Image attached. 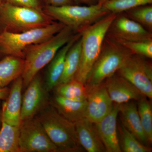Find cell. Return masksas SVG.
I'll use <instances>...</instances> for the list:
<instances>
[{
  "instance_id": "cell-1",
  "label": "cell",
  "mask_w": 152,
  "mask_h": 152,
  "mask_svg": "<svg viewBox=\"0 0 152 152\" xmlns=\"http://www.w3.org/2000/svg\"><path fill=\"white\" fill-rule=\"evenodd\" d=\"M78 32L65 26L55 35L42 42L32 45L24 52V67L22 74L23 88H26L32 80L53 59L60 48Z\"/></svg>"
},
{
  "instance_id": "cell-2",
  "label": "cell",
  "mask_w": 152,
  "mask_h": 152,
  "mask_svg": "<svg viewBox=\"0 0 152 152\" xmlns=\"http://www.w3.org/2000/svg\"><path fill=\"white\" fill-rule=\"evenodd\" d=\"M132 53L118 41L106 36L99 54L90 71L86 86L88 92L116 73Z\"/></svg>"
},
{
  "instance_id": "cell-3",
  "label": "cell",
  "mask_w": 152,
  "mask_h": 152,
  "mask_svg": "<svg viewBox=\"0 0 152 152\" xmlns=\"http://www.w3.org/2000/svg\"><path fill=\"white\" fill-rule=\"evenodd\" d=\"M116 14L110 13L81 31L80 61L75 79L86 84L90 71L97 58L107 30Z\"/></svg>"
},
{
  "instance_id": "cell-4",
  "label": "cell",
  "mask_w": 152,
  "mask_h": 152,
  "mask_svg": "<svg viewBox=\"0 0 152 152\" xmlns=\"http://www.w3.org/2000/svg\"><path fill=\"white\" fill-rule=\"evenodd\" d=\"M36 117L58 152L81 151L75 123L63 117L50 104Z\"/></svg>"
},
{
  "instance_id": "cell-5",
  "label": "cell",
  "mask_w": 152,
  "mask_h": 152,
  "mask_svg": "<svg viewBox=\"0 0 152 152\" xmlns=\"http://www.w3.org/2000/svg\"><path fill=\"white\" fill-rule=\"evenodd\" d=\"M55 21L43 11L15 5H0V33H21L46 26Z\"/></svg>"
},
{
  "instance_id": "cell-6",
  "label": "cell",
  "mask_w": 152,
  "mask_h": 152,
  "mask_svg": "<svg viewBox=\"0 0 152 152\" xmlns=\"http://www.w3.org/2000/svg\"><path fill=\"white\" fill-rule=\"evenodd\" d=\"M65 26L55 21L46 26L21 33H0V53L3 56H13L24 58V52L28 47L48 39Z\"/></svg>"
},
{
  "instance_id": "cell-7",
  "label": "cell",
  "mask_w": 152,
  "mask_h": 152,
  "mask_svg": "<svg viewBox=\"0 0 152 152\" xmlns=\"http://www.w3.org/2000/svg\"><path fill=\"white\" fill-rule=\"evenodd\" d=\"M43 12L54 20L71 27L78 33L110 13L103 6L98 4L91 6L46 5Z\"/></svg>"
},
{
  "instance_id": "cell-8",
  "label": "cell",
  "mask_w": 152,
  "mask_h": 152,
  "mask_svg": "<svg viewBox=\"0 0 152 152\" xmlns=\"http://www.w3.org/2000/svg\"><path fill=\"white\" fill-rule=\"evenodd\" d=\"M19 145L20 152H58L36 117L22 121Z\"/></svg>"
},
{
  "instance_id": "cell-9",
  "label": "cell",
  "mask_w": 152,
  "mask_h": 152,
  "mask_svg": "<svg viewBox=\"0 0 152 152\" xmlns=\"http://www.w3.org/2000/svg\"><path fill=\"white\" fill-rule=\"evenodd\" d=\"M146 58L132 54L116 73L129 81L145 96L152 98V66Z\"/></svg>"
},
{
  "instance_id": "cell-10",
  "label": "cell",
  "mask_w": 152,
  "mask_h": 152,
  "mask_svg": "<svg viewBox=\"0 0 152 152\" xmlns=\"http://www.w3.org/2000/svg\"><path fill=\"white\" fill-rule=\"evenodd\" d=\"M50 104L48 92L38 74L26 87L22 97L21 121L36 117Z\"/></svg>"
},
{
  "instance_id": "cell-11",
  "label": "cell",
  "mask_w": 152,
  "mask_h": 152,
  "mask_svg": "<svg viewBox=\"0 0 152 152\" xmlns=\"http://www.w3.org/2000/svg\"><path fill=\"white\" fill-rule=\"evenodd\" d=\"M106 36L115 40H152V33L128 18L124 12L116 14L109 26Z\"/></svg>"
},
{
  "instance_id": "cell-12",
  "label": "cell",
  "mask_w": 152,
  "mask_h": 152,
  "mask_svg": "<svg viewBox=\"0 0 152 152\" xmlns=\"http://www.w3.org/2000/svg\"><path fill=\"white\" fill-rule=\"evenodd\" d=\"M85 118L96 124L110 113L113 103L103 84L88 92Z\"/></svg>"
},
{
  "instance_id": "cell-13",
  "label": "cell",
  "mask_w": 152,
  "mask_h": 152,
  "mask_svg": "<svg viewBox=\"0 0 152 152\" xmlns=\"http://www.w3.org/2000/svg\"><path fill=\"white\" fill-rule=\"evenodd\" d=\"M119 111V104H113L110 113L100 121L95 124L106 152H122L117 132V120Z\"/></svg>"
},
{
  "instance_id": "cell-14",
  "label": "cell",
  "mask_w": 152,
  "mask_h": 152,
  "mask_svg": "<svg viewBox=\"0 0 152 152\" xmlns=\"http://www.w3.org/2000/svg\"><path fill=\"white\" fill-rule=\"evenodd\" d=\"M104 85L113 102L121 104L139 100L143 95L135 87L117 73L106 79Z\"/></svg>"
},
{
  "instance_id": "cell-15",
  "label": "cell",
  "mask_w": 152,
  "mask_h": 152,
  "mask_svg": "<svg viewBox=\"0 0 152 152\" xmlns=\"http://www.w3.org/2000/svg\"><path fill=\"white\" fill-rule=\"evenodd\" d=\"M23 88V80L21 76L13 82L8 96L3 102V121L12 126H20L21 123Z\"/></svg>"
},
{
  "instance_id": "cell-16",
  "label": "cell",
  "mask_w": 152,
  "mask_h": 152,
  "mask_svg": "<svg viewBox=\"0 0 152 152\" xmlns=\"http://www.w3.org/2000/svg\"><path fill=\"white\" fill-rule=\"evenodd\" d=\"M81 36V33L76 34L70 41L59 49L53 59L49 63L45 81L44 83L45 87L48 92L54 90L58 86L64 72L67 53Z\"/></svg>"
},
{
  "instance_id": "cell-17",
  "label": "cell",
  "mask_w": 152,
  "mask_h": 152,
  "mask_svg": "<svg viewBox=\"0 0 152 152\" xmlns=\"http://www.w3.org/2000/svg\"><path fill=\"white\" fill-rule=\"evenodd\" d=\"M75 124L77 136L82 148L88 152H106L94 124L86 118Z\"/></svg>"
},
{
  "instance_id": "cell-18",
  "label": "cell",
  "mask_w": 152,
  "mask_h": 152,
  "mask_svg": "<svg viewBox=\"0 0 152 152\" xmlns=\"http://www.w3.org/2000/svg\"><path fill=\"white\" fill-rule=\"evenodd\" d=\"M50 104L67 120L76 123L85 118L87 101L69 99L55 94L50 99Z\"/></svg>"
},
{
  "instance_id": "cell-19",
  "label": "cell",
  "mask_w": 152,
  "mask_h": 152,
  "mask_svg": "<svg viewBox=\"0 0 152 152\" xmlns=\"http://www.w3.org/2000/svg\"><path fill=\"white\" fill-rule=\"evenodd\" d=\"M122 124L142 143L147 146L148 142L142 127L137 108L133 102L119 104Z\"/></svg>"
},
{
  "instance_id": "cell-20",
  "label": "cell",
  "mask_w": 152,
  "mask_h": 152,
  "mask_svg": "<svg viewBox=\"0 0 152 152\" xmlns=\"http://www.w3.org/2000/svg\"><path fill=\"white\" fill-rule=\"evenodd\" d=\"M24 60L13 56H6L0 59V89L7 87L22 76Z\"/></svg>"
},
{
  "instance_id": "cell-21",
  "label": "cell",
  "mask_w": 152,
  "mask_h": 152,
  "mask_svg": "<svg viewBox=\"0 0 152 152\" xmlns=\"http://www.w3.org/2000/svg\"><path fill=\"white\" fill-rule=\"evenodd\" d=\"M81 37L74 43L67 53L64 72L58 85L64 83L75 79L78 69L81 56Z\"/></svg>"
},
{
  "instance_id": "cell-22",
  "label": "cell",
  "mask_w": 152,
  "mask_h": 152,
  "mask_svg": "<svg viewBox=\"0 0 152 152\" xmlns=\"http://www.w3.org/2000/svg\"><path fill=\"white\" fill-rule=\"evenodd\" d=\"M20 126H12L3 121L0 130V152H20Z\"/></svg>"
},
{
  "instance_id": "cell-23",
  "label": "cell",
  "mask_w": 152,
  "mask_h": 152,
  "mask_svg": "<svg viewBox=\"0 0 152 152\" xmlns=\"http://www.w3.org/2000/svg\"><path fill=\"white\" fill-rule=\"evenodd\" d=\"M55 94L69 99L86 100L88 91L86 86L75 79L58 85L54 89Z\"/></svg>"
},
{
  "instance_id": "cell-24",
  "label": "cell",
  "mask_w": 152,
  "mask_h": 152,
  "mask_svg": "<svg viewBox=\"0 0 152 152\" xmlns=\"http://www.w3.org/2000/svg\"><path fill=\"white\" fill-rule=\"evenodd\" d=\"M119 143L121 151L150 152L151 149L139 141L122 124L119 126Z\"/></svg>"
},
{
  "instance_id": "cell-25",
  "label": "cell",
  "mask_w": 152,
  "mask_h": 152,
  "mask_svg": "<svg viewBox=\"0 0 152 152\" xmlns=\"http://www.w3.org/2000/svg\"><path fill=\"white\" fill-rule=\"evenodd\" d=\"M124 13L128 18L152 33V4L136 7Z\"/></svg>"
},
{
  "instance_id": "cell-26",
  "label": "cell",
  "mask_w": 152,
  "mask_h": 152,
  "mask_svg": "<svg viewBox=\"0 0 152 152\" xmlns=\"http://www.w3.org/2000/svg\"><path fill=\"white\" fill-rule=\"evenodd\" d=\"M138 112L142 127L149 144L152 141V109L151 105L145 96L139 100Z\"/></svg>"
},
{
  "instance_id": "cell-27",
  "label": "cell",
  "mask_w": 152,
  "mask_h": 152,
  "mask_svg": "<svg viewBox=\"0 0 152 152\" xmlns=\"http://www.w3.org/2000/svg\"><path fill=\"white\" fill-rule=\"evenodd\" d=\"M152 4V0H111L102 5L110 13H121L139 6Z\"/></svg>"
},
{
  "instance_id": "cell-28",
  "label": "cell",
  "mask_w": 152,
  "mask_h": 152,
  "mask_svg": "<svg viewBox=\"0 0 152 152\" xmlns=\"http://www.w3.org/2000/svg\"><path fill=\"white\" fill-rule=\"evenodd\" d=\"M126 47L133 54L138 55L151 59L152 40L128 41L115 40Z\"/></svg>"
},
{
  "instance_id": "cell-29",
  "label": "cell",
  "mask_w": 152,
  "mask_h": 152,
  "mask_svg": "<svg viewBox=\"0 0 152 152\" xmlns=\"http://www.w3.org/2000/svg\"><path fill=\"white\" fill-rule=\"evenodd\" d=\"M5 1L15 5L26 7L42 11H43L45 7L40 0H5Z\"/></svg>"
},
{
  "instance_id": "cell-30",
  "label": "cell",
  "mask_w": 152,
  "mask_h": 152,
  "mask_svg": "<svg viewBox=\"0 0 152 152\" xmlns=\"http://www.w3.org/2000/svg\"><path fill=\"white\" fill-rule=\"evenodd\" d=\"M46 5L59 7L66 5L75 4L72 0H45Z\"/></svg>"
},
{
  "instance_id": "cell-31",
  "label": "cell",
  "mask_w": 152,
  "mask_h": 152,
  "mask_svg": "<svg viewBox=\"0 0 152 152\" xmlns=\"http://www.w3.org/2000/svg\"><path fill=\"white\" fill-rule=\"evenodd\" d=\"M75 4L84 5L86 6L94 5L98 4V0H72Z\"/></svg>"
},
{
  "instance_id": "cell-32",
  "label": "cell",
  "mask_w": 152,
  "mask_h": 152,
  "mask_svg": "<svg viewBox=\"0 0 152 152\" xmlns=\"http://www.w3.org/2000/svg\"><path fill=\"white\" fill-rule=\"evenodd\" d=\"M10 89L8 87L0 89V100H5L8 96L10 94Z\"/></svg>"
},
{
  "instance_id": "cell-33",
  "label": "cell",
  "mask_w": 152,
  "mask_h": 152,
  "mask_svg": "<svg viewBox=\"0 0 152 152\" xmlns=\"http://www.w3.org/2000/svg\"><path fill=\"white\" fill-rule=\"evenodd\" d=\"M3 100H0V130L1 128L3 121Z\"/></svg>"
},
{
  "instance_id": "cell-34",
  "label": "cell",
  "mask_w": 152,
  "mask_h": 152,
  "mask_svg": "<svg viewBox=\"0 0 152 152\" xmlns=\"http://www.w3.org/2000/svg\"><path fill=\"white\" fill-rule=\"evenodd\" d=\"M110 1H111V0H98V4H99L101 5H102L104 3Z\"/></svg>"
},
{
  "instance_id": "cell-35",
  "label": "cell",
  "mask_w": 152,
  "mask_h": 152,
  "mask_svg": "<svg viewBox=\"0 0 152 152\" xmlns=\"http://www.w3.org/2000/svg\"><path fill=\"white\" fill-rule=\"evenodd\" d=\"M5 0H0V5L2 3L5 2Z\"/></svg>"
},
{
  "instance_id": "cell-36",
  "label": "cell",
  "mask_w": 152,
  "mask_h": 152,
  "mask_svg": "<svg viewBox=\"0 0 152 152\" xmlns=\"http://www.w3.org/2000/svg\"><path fill=\"white\" fill-rule=\"evenodd\" d=\"M3 57H4V56H2L1 54V53H0V59H1V58H2Z\"/></svg>"
}]
</instances>
